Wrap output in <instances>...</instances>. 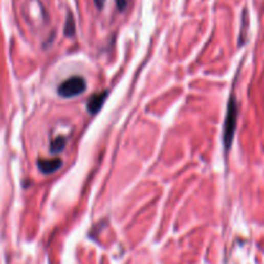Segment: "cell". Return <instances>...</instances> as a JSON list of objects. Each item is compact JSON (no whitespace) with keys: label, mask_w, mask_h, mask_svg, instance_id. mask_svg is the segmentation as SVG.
Returning <instances> with one entry per match:
<instances>
[{"label":"cell","mask_w":264,"mask_h":264,"mask_svg":"<svg viewBox=\"0 0 264 264\" xmlns=\"http://www.w3.org/2000/svg\"><path fill=\"white\" fill-rule=\"evenodd\" d=\"M85 88H87V83H85L84 78L74 75V77H70L63 80L57 87V92L63 99H72V97L83 94Z\"/></svg>","instance_id":"cell-2"},{"label":"cell","mask_w":264,"mask_h":264,"mask_svg":"<svg viewBox=\"0 0 264 264\" xmlns=\"http://www.w3.org/2000/svg\"><path fill=\"white\" fill-rule=\"evenodd\" d=\"M237 116H238V109H237V102L234 97H231L227 106L226 122H224V146L229 149L232 146L234 138V131L237 127Z\"/></svg>","instance_id":"cell-1"},{"label":"cell","mask_w":264,"mask_h":264,"mask_svg":"<svg viewBox=\"0 0 264 264\" xmlns=\"http://www.w3.org/2000/svg\"><path fill=\"white\" fill-rule=\"evenodd\" d=\"M74 34H75V22H74V18H73L72 14H69V16H68V19H66L65 35L73 36Z\"/></svg>","instance_id":"cell-6"},{"label":"cell","mask_w":264,"mask_h":264,"mask_svg":"<svg viewBox=\"0 0 264 264\" xmlns=\"http://www.w3.org/2000/svg\"><path fill=\"white\" fill-rule=\"evenodd\" d=\"M95 4H96V7L99 9L104 8V4H105V0H95Z\"/></svg>","instance_id":"cell-8"},{"label":"cell","mask_w":264,"mask_h":264,"mask_svg":"<svg viewBox=\"0 0 264 264\" xmlns=\"http://www.w3.org/2000/svg\"><path fill=\"white\" fill-rule=\"evenodd\" d=\"M65 146H66V138L65 136H58V138H56L55 140L52 141V144H51V153L53 154L61 153V151L65 149Z\"/></svg>","instance_id":"cell-5"},{"label":"cell","mask_w":264,"mask_h":264,"mask_svg":"<svg viewBox=\"0 0 264 264\" xmlns=\"http://www.w3.org/2000/svg\"><path fill=\"white\" fill-rule=\"evenodd\" d=\"M61 166H62V161L60 158H53V160H44V158H40V160H38V168L44 175L55 173Z\"/></svg>","instance_id":"cell-3"},{"label":"cell","mask_w":264,"mask_h":264,"mask_svg":"<svg viewBox=\"0 0 264 264\" xmlns=\"http://www.w3.org/2000/svg\"><path fill=\"white\" fill-rule=\"evenodd\" d=\"M107 95L109 92L104 91V92H99V94H95L91 99L88 100L87 102V110L91 114H96L97 112L100 110V107L104 105V101L106 100Z\"/></svg>","instance_id":"cell-4"},{"label":"cell","mask_w":264,"mask_h":264,"mask_svg":"<svg viewBox=\"0 0 264 264\" xmlns=\"http://www.w3.org/2000/svg\"><path fill=\"white\" fill-rule=\"evenodd\" d=\"M128 4V0H117V6H118L119 11H124Z\"/></svg>","instance_id":"cell-7"}]
</instances>
